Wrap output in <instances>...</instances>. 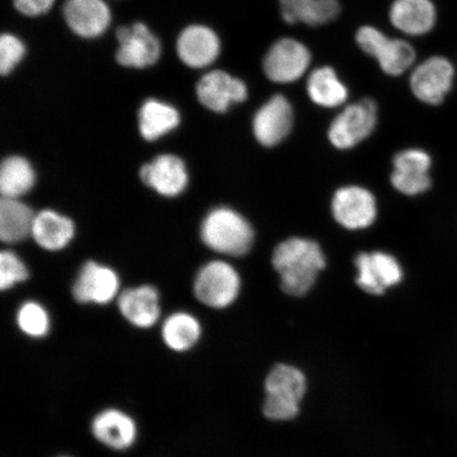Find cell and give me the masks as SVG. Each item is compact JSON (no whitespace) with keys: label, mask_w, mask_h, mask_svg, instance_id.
I'll use <instances>...</instances> for the list:
<instances>
[{"label":"cell","mask_w":457,"mask_h":457,"mask_svg":"<svg viewBox=\"0 0 457 457\" xmlns=\"http://www.w3.org/2000/svg\"><path fill=\"white\" fill-rule=\"evenodd\" d=\"M274 270L281 277L282 289L295 296L304 295L327 265L320 245L311 239L293 237L278 245L272 256Z\"/></svg>","instance_id":"obj_1"},{"label":"cell","mask_w":457,"mask_h":457,"mask_svg":"<svg viewBox=\"0 0 457 457\" xmlns=\"http://www.w3.org/2000/svg\"><path fill=\"white\" fill-rule=\"evenodd\" d=\"M203 242L221 254L242 256L253 247L254 232L248 220L228 208H217L203 221Z\"/></svg>","instance_id":"obj_2"},{"label":"cell","mask_w":457,"mask_h":457,"mask_svg":"<svg viewBox=\"0 0 457 457\" xmlns=\"http://www.w3.org/2000/svg\"><path fill=\"white\" fill-rule=\"evenodd\" d=\"M356 41L363 53L378 62L388 76L398 77L414 64L415 49L403 39L388 38L371 26H363L356 34Z\"/></svg>","instance_id":"obj_3"},{"label":"cell","mask_w":457,"mask_h":457,"mask_svg":"<svg viewBox=\"0 0 457 457\" xmlns=\"http://www.w3.org/2000/svg\"><path fill=\"white\" fill-rule=\"evenodd\" d=\"M241 278L228 262L214 261L208 262L197 274L194 293L204 305L216 310L230 306L237 300Z\"/></svg>","instance_id":"obj_4"},{"label":"cell","mask_w":457,"mask_h":457,"mask_svg":"<svg viewBox=\"0 0 457 457\" xmlns=\"http://www.w3.org/2000/svg\"><path fill=\"white\" fill-rule=\"evenodd\" d=\"M377 124V105L363 99L343 110L331 122L328 139L339 150H348L367 139Z\"/></svg>","instance_id":"obj_5"},{"label":"cell","mask_w":457,"mask_h":457,"mask_svg":"<svg viewBox=\"0 0 457 457\" xmlns=\"http://www.w3.org/2000/svg\"><path fill=\"white\" fill-rule=\"evenodd\" d=\"M311 51L294 38L274 43L262 61V70L271 82L288 84L298 81L310 67Z\"/></svg>","instance_id":"obj_6"},{"label":"cell","mask_w":457,"mask_h":457,"mask_svg":"<svg viewBox=\"0 0 457 457\" xmlns=\"http://www.w3.org/2000/svg\"><path fill=\"white\" fill-rule=\"evenodd\" d=\"M116 37L119 42L116 60L121 66L150 67L155 65L162 55V43L142 22L120 27Z\"/></svg>","instance_id":"obj_7"},{"label":"cell","mask_w":457,"mask_h":457,"mask_svg":"<svg viewBox=\"0 0 457 457\" xmlns=\"http://www.w3.org/2000/svg\"><path fill=\"white\" fill-rule=\"evenodd\" d=\"M453 62L443 56H432L417 66L411 76L413 95L428 105H438L453 88L454 81Z\"/></svg>","instance_id":"obj_8"},{"label":"cell","mask_w":457,"mask_h":457,"mask_svg":"<svg viewBox=\"0 0 457 457\" xmlns=\"http://www.w3.org/2000/svg\"><path fill=\"white\" fill-rule=\"evenodd\" d=\"M91 436L103 447L122 453L138 441V424L121 409L107 408L96 413L90 424Z\"/></svg>","instance_id":"obj_9"},{"label":"cell","mask_w":457,"mask_h":457,"mask_svg":"<svg viewBox=\"0 0 457 457\" xmlns=\"http://www.w3.org/2000/svg\"><path fill=\"white\" fill-rule=\"evenodd\" d=\"M294 125V110L282 95L273 96L253 118V134L262 146L273 147L287 138Z\"/></svg>","instance_id":"obj_10"},{"label":"cell","mask_w":457,"mask_h":457,"mask_svg":"<svg viewBox=\"0 0 457 457\" xmlns=\"http://www.w3.org/2000/svg\"><path fill=\"white\" fill-rule=\"evenodd\" d=\"M197 98L208 110L226 112L228 108L248 98V88L242 79L226 71H211L199 79L196 86Z\"/></svg>","instance_id":"obj_11"},{"label":"cell","mask_w":457,"mask_h":457,"mask_svg":"<svg viewBox=\"0 0 457 457\" xmlns=\"http://www.w3.org/2000/svg\"><path fill=\"white\" fill-rule=\"evenodd\" d=\"M335 220L348 230L370 227L376 220V200L360 187H345L337 191L331 204Z\"/></svg>","instance_id":"obj_12"},{"label":"cell","mask_w":457,"mask_h":457,"mask_svg":"<svg viewBox=\"0 0 457 457\" xmlns=\"http://www.w3.org/2000/svg\"><path fill=\"white\" fill-rule=\"evenodd\" d=\"M355 264L358 270L357 284L365 293L381 295L387 288L402 282V267L395 257L390 254L360 253Z\"/></svg>","instance_id":"obj_13"},{"label":"cell","mask_w":457,"mask_h":457,"mask_svg":"<svg viewBox=\"0 0 457 457\" xmlns=\"http://www.w3.org/2000/svg\"><path fill=\"white\" fill-rule=\"evenodd\" d=\"M119 287L118 274L112 268L87 262L74 282L72 294L82 304L104 305L116 298Z\"/></svg>","instance_id":"obj_14"},{"label":"cell","mask_w":457,"mask_h":457,"mask_svg":"<svg viewBox=\"0 0 457 457\" xmlns=\"http://www.w3.org/2000/svg\"><path fill=\"white\" fill-rule=\"evenodd\" d=\"M431 165L432 159L425 151L412 148L400 152L394 158L392 185L404 195L425 193L431 187Z\"/></svg>","instance_id":"obj_15"},{"label":"cell","mask_w":457,"mask_h":457,"mask_svg":"<svg viewBox=\"0 0 457 457\" xmlns=\"http://www.w3.org/2000/svg\"><path fill=\"white\" fill-rule=\"evenodd\" d=\"M140 179L147 187L160 195L175 197L180 195L187 187L188 175L184 160L164 154L143 165Z\"/></svg>","instance_id":"obj_16"},{"label":"cell","mask_w":457,"mask_h":457,"mask_svg":"<svg viewBox=\"0 0 457 457\" xmlns=\"http://www.w3.org/2000/svg\"><path fill=\"white\" fill-rule=\"evenodd\" d=\"M220 54V41L209 27L192 25L177 39V54L185 65L204 68L213 64Z\"/></svg>","instance_id":"obj_17"},{"label":"cell","mask_w":457,"mask_h":457,"mask_svg":"<svg viewBox=\"0 0 457 457\" xmlns=\"http://www.w3.org/2000/svg\"><path fill=\"white\" fill-rule=\"evenodd\" d=\"M62 13L71 31L84 38L102 36L112 21L104 0H67Z\"/></svg>","instance_id":"obj_18"},{"label":"cell","mask_w":457,"mask_h":457,"mask_svg":"<svg viewBox=\"0 0 457 457\" xmlns=\"http://www.w3.org/2000/svg\"><path fill=\"white\" fill-rule=\"evenodd\" d=\"M118 305L124 319L140 329L153 328L162 312L158 291L147 285L123 291L119 296Z\"/></svg>","instance_id":"obj_19"},{"label":"cell","mask_w":457,"mask_h":457,"mask_svg":"<svg viewBox=\"0 0 457 457\" xmlns=\"http://www.w3.org/2000/svg\"><path fill=\"white\" fill-rule=\"evenodd\" d=\"M436 9L431 0H395L390 21L397 30L408 36H424L436 22Z\"/></svg>","instance_id":"obj_20"},{"label":"cell","mask_w":457,"mask_h":457,"mask_svg":"<svg viewBox=\"0 0 457 457\" xmlns=\"http://www.w3.org/2000/svg\"><path fill=\"white\" fill-rule=\"evenodd\" d=\"M76 232L73 221L54 210H44L36 214L31 237L48 251H59L72 241Z\"/></svg>","instance_id":"obj_21"},{"label":"cell","mask_w":457,"mask_h":457,"mask_svg":"<svg viewBox=\"0 0 457 457\" xmlns=\"http://www.w3.org/2000/svg\"><path fill=\"white\" fill-rule=\"evenodd\" d=\"M138 118L140 134L146 141L162 138L180 123V114L175 107L155 99L143 103Z\"/></svg>","instance_id":"obj_22"},{"label":"cell","mask_w":457,"mask_h":457,"mask_svg":"<svg viewBox=\"0 0 457 457\" xmlns=\"http://www.w3.org/2000/svg\"><path fill=\"white\" fill-rule=\"evenodd\" d=\"M36 214L17 198L3 197L0 203V238L15 244L31 236Z\"/></svg>","instance_id":"obj_23"},{"label":"cell","mask_w":457,"mask_h":457,"mask_svg":"<svg viewBox=\"0 0 457 457\" xmlns=\"http://www.w3.org/2000/svg\"><path fill=\"white\" fill-rule=\"evenodd\" d=\"M162 337L171 352L187 353L202 338V325L190 313L175 312L163 322Z\"/></svg>","instance_id":"obj_24"},{"label":"cell","mask_w":457,"mask_h":457,"mask_svg":"<svg viewBox=\"0 0 457 457\" xmlns=\"http://www.w3.org/2000/svg\"><path fill=\"white\" fill-rule=\"evenodd\" d=\"M306 390V377L294 365L278 364L265 379L266 396L300 403Z\"/></svg>","instance_id":"obj_25"},{"label":"cell","mask_w":457,"mask_h":457,"mask_svg":"<svg viewBox=\"0 0 457 457\" xmlns=\"http://www.w3.org/2000/svg\"><path fill=\"white\" fill-rule=\"evenodd\" d=\"M307 94L321 107L334 108L345 104L348 89L331 67H320L307 79Z\"/></svg>","instance_id":"obj_26"},{"label":"cell","mask_w":457,"mask_h":457,"mask_svg":"<svg viewBox=\"0 0 457 457\" xmlns=\"http://www.w3.org/2000/svg\"><path fill=\"white\" fill-rule=\"evenodd\" d=\"M36 179V171L26 158H5L0 169V192L3 197L19 199L32 190Z\"/></svg>","instance_id":"obj_27"},{"label":"cell","mask_w":457,"mask_h":457,"mask_svg":"<svg viewBox=\"0 0 457 457\" xmlns=\"http://www.w3.org/2000/svg\"><path fill=\"white\" fill-rule=\"evenodd\" d=\"M17 327L21 333L32 339H42L49 334L51 321L49 313L37 302H26L16 314Z\"/></svg>","instance_id":"obj_28"},{"label":"cell","mask_w":457,"mask_h":457,"mask_svg":"<svg viewBox=\"0 0 457 457\" xmlns=\"http://www.w3.org/2000/svg\"><path fill=\"white\" fill-rule=\"evenodd\" d=\"M28 277L24 262L11 251H3L0 254V288H12L14 285L25 282Z\"/></svg>","instance_id":"obj_29"},{"label":"cell","mask_w":457,"mask_h":457,"mask_svg":"<svg viewBox=\"0 0 457 457\" xmlns=\"http://www.w3.org/2000/svg\"><path fill=\"white\" fill-rule=\"evenodd\" d=\"M26 47L24 43L13 34L4 33L0 38V72L8 76L24 59Z\"/></svg>","instance_id":"obj_30"},{"label":"cell","mask_w":457,"mask_h":457,"mask_svg":"<svg viewBox=\"0 0 457 457\" xmlns=\"http://www.w3.org/2000/svg\"><path fill=\"white\" fill-rule=\"evenodd\" d=\"M340 11L339 0H313L303 24L312 27L328 24L339 16Z\"/></svg>","instance_id":"obj_31"},{"label":"cell","mask_w":457,"mask_h":457,"mask_svg":"<svg viewBox=\"0 0 457 457\" xmlns=\"http://www.w3.org/2000/svg\"><path fill=\"white\" fill-rule=\"evenodd\" d=\"M262 412H264L268 420L287 421L298 416L300 412V403L266 396L264 404H262Z\"/></svg>","instance_id":"obj_32"},{"label":"cell","mask_w":457,"mask_h":457,"mask_svg":"<svg viewBox=\"0 0 457 457\" xmlns=\"http://www.w3.org/2000/svg\"><path fill=\"white\" fill-rule=\"evenodd\" d=\"M312 2L313 0H279L284 21L288 24L303 22Z\"/></svg>","instance_id":"obj_33"},{"label":"cell","mask_w":457,"mask_h":457,"mask_svg":"<svg viewBox=\"0 0 457 457\" xmlns=\"http://www.w3.org/2000/svg\"><path fill=\"white\" fill-rule=\"evenodd\" d=\"M55 0H14V7L22 15L41 16L53 8Z\"/></svg>","instance_id":"obj_34"},{"label":"cell","mask_w":457,"mask_h":457,"mask_svg":"<svg viewBox=\"0 0 457 457\" xmlns=\"http://www.w3.org/2000/svg\"><path fill=\"white\" fill-rule=\"evenodd\" d=\"M57 457H71V456H68V455H61V456H57Z\"/></svg>","instance_id":"obj_35"}]
</instances>
